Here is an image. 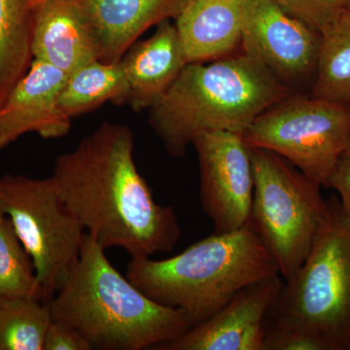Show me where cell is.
<instances>
[{"label": "cell", "instance_id": "1", "mask_svg": "<svg viewBox=\"0 0 350 350\" xmlns=\"http://www.w3.org/2000/svg\"><path fill=\"white\" fill-rule=\"evenodd\" d=\"M51 177L85 231L105 250L152 257L172 252L180 241L174 207L156 202L137 169L128 126L103 122L57 157Z\"/></svg>", "mask_w": 350, "mask_h": 350}, {"label": "cell", "instance_id": "2", "mask_svg": "<svg viewBox=\"0 0 350 350\" xmlns=\"http://www.w3.org/2000/svg\"><path fill=\"white\" fill-rule=\"evenodd\" d=\"M49 305L53 320L73 327L93 349H157L193 326L185 312L154 301L122 275L87 232L75 271Z\"/></svg>", "mask_w": 350, "mask_h": 350}, {"label": "cell", "instance_id": "3", "mask_svg": "<svg viewBox=\"0 0 350 350\" xmlns=\"http://www.w3.org/2000/svg\"><path fill=\"white\" fill-rule=\"evenodd\" d=\"M292 93L244 53L189 63L148 110V123L167 153L181 158L202 133L243 135L265 110Z\"/></svg>", "mask_w": 350, "mask_h": 350}, {"label": "cell", "instance_id": "4", "mask_svg": "<svg viewBox=\"0 0 350 350\" xmlns=\"http://www.w3.org/2000/svg\"><path fill=\"white\" fill-rule=\"evenodd\" d=\"M280 275L250 221L163 260L131 258L126 276L154 301L180 308L197 325L244 287Z\"/></svg>", "mask_w": 350, "mask_h": 350}, {"label": "cell", "instance_id": "5", "mask_svg": "<svg viewBox=\"0 0 350 350\" xmlns=\"http://www.w3.org/2000/svg\"><path fill=\"white\" fill-rule=\"evenodd\" d=\"M267 329L306 334L327 350L350 349V222L337 198L306 261L284 282Z\"/></svg>", "mask_w": 350, "mask_h": 350}, {"label": "cell", "instance_id": "6", "mask_svg": "<svg viewBox=\"0 0 350 350\" xmlns=\"http://www.w3.org/2000/svg\"><path fill=\"white\" fill-rule=\"evenodd\" d=\"M250 151L254 193L250 221L288 282L310 254L328 202L319 184L282 157L265 149Z\"/></svg>", "mask_w": 350, "mask_h": 350}, {"label": "cell", "instance_id": "7", "mask_svg": "<svg viewBox=\"0 0 350 350\" xmlns=\"http://www.w3.org/2000/svg\"><path fill=\"white\" fill-rule=\"evenodd\" d=\"M0 213L33 262L43 301L49 303L68 282L79 261L86 231L71 211L52 177H0Z\"/></svg>", "mask_w": 350, "mask_h": 350}, {"label": "cell", "instance_id": "8", "mask_svg": "<svg viewBox=\"0 0 350 350\" xmlns=\"http://www.w3.org/2000/svg\"><path fill=\"white\" fill-rule=\"evenodd\" d=\"M241 137L250 148L278 154L327 187L349 144L350 105L292 93L265 110Z\"/></svg>", "mask_w": 350, "mask_h": 350}, {"label": "cell", "instance_id": "9", "mask_svg": "<svg viewBox=\"0 0 350 350\" xmlns=\"http://www.w3.org/2000/svg\"><path fill=\"white\" fill-rule=\"evenodd\" d=\"M244 54L294 92L315 72L320 33L285 10L278 0H239Z\"/></svg>", "mask_w": 350, "mask_h": 350}, {"label": "cell", "instance_id": "10", "mask_svg": "<svg viewBox=\"0 0 350 350\" xmlns=\"http://www.w3.org/2000/svg\"><path fill=\"white\" fill-rule=\"evenodd\" d=\"M202 208L216 234L237 231L250 221L254 174L250 147L241 135L211 131L194 142Z\"/></svg>", "mask_w": 350, "mask_h": 350}, {"label": "cell", "instance_id": "11", "mask_svg": "<svg viewBox=\"0 0 350 350\" xmlns=\"http://www.w3.org/2000/svg\"><path fill=\"white\" fill-rule=\"evenodd\" d=\"M283 285L278 275L244 287L213 317L157 350H264L269 315Z\"/></svg>", "mask_w": 350, "mask_h": 350}, {"label": "cell", "instance_id": "12", "mask_svg": "<svg viewBox=\"0 0 350 350\" xmlns=\"http://www.w3.org/2000/svg\"><path fill=\"white\" fill-rule=\"evenodd\" d=\"M66 73L33 59L29 70L0 105V152L27 133L44 139L68 135L72 119L59 105Z\"/></svg>", "mask_w": 350, "mask_h": 350}, {"label": "cell", "instance_id": "13", "mask_svg": "<svg viewBox=\"0 0 350 350\" xmlns=\"http://www.w3.org/2000/svg\"><path fill=\"white\" fill-rule=\"evenodd\" d=\"M31 49L33 59L66 75L100 59L93 29L80 0H34Z\"/></svg>", "mask_w": 350, "mask_h": 350}, {"label": "cell", "instance_id": "14", "mask_svg": "<svg viewBox=\"0 0 350 350\" xmlns=\"http://www.w3.org/2000/svg\"><path fill=\"white\" fill-rule=\"evenodd\" d=\"M189 64L176 27L165 20L155 33L135 43L122 57L129 85V105L135 111L149 110Z\"/></svg>", "mask_w": 350, "mask_h": 350}, {"label": "cell", "instance_id": "15", "mask_svg": "<svg viewBox=\"0 0 350 350\" xmlns=\"http://www.w3.org/2000/svg\"><path fill=\"white\" fill-rule=\"evenodd\" d=\"M186 0H80L98 44L100 61L121 62L153 25L175 19Z\"/></svg>", "mask_w": 350, "mask_h": 350}, {"label": "cell", "instance_id": "16", "mask_svg": "<svg viewBox=\"0 0 350 350\" xmlns=\"http://www.w3.org/2000/svg\"><path fill=\"white\" fill-rule=\"evenodd\" d=\"M174 20L189 63L215 61L241 46L239 0H186Z\"/></svg>", "mask_w": 350, "mask_h": 350}, {"label": "cell", "instance_id": "17", "mask_svg": "<svg viewBox=\"0 0 350 350\" xmlns=\"http://www.w3.org/2000/svg\"><path fill=\"white\" fill-rule=\"evenodd\" d=\"M128 101L129 85L121 62L96 59L76 68L66 76L59 94V105L71 119L107 103L121 105Z\"/></svg>", "mask_w": 350, "mask_h": 350}, {"label": "cell", "instance_id": "18", "mask_svg": "<svg viewBox=\"0 0 350 350\" xmlns=\"http://www.w3.org/2000/svg\"><path fill=\"white\" fill-rule=\"evenodd\" d=\"M34 0H0V105L29 70Z\"/></svg>", "mask_w": 350, "mask_h": 350}, {"label": "cell", "instance_id": "19", "mask_svg": "<svg viewBox=\"0 0 350 350\" xmlns=\"http://www.w3.org/2000/svg\"><path fill=\"white\" fill-rule=\"evenodd\" d=\"M315 80L310 96L350 105V10L320 33Z\"/></svg>", "mask_w": 350, "mask_h": 350}, {"label": "cell", "instance_id": "20", "mask_svg": "<svg viewBox=\"0 0 350 350\" xmlns=\"http://www.w3.org/2000/svg\"><path fill=\"white\" fill-rule=\"evenodd\" d=\"M52 321L49 303L0 297V350H43Z\"/></svg>", "mask_w": 350, "mask_h": 350}, {"label": "cell", "instance_id": "21", "mask_svg": "<svg viewBox=\"0 0 350 350\" xmlns=\"http://www.w3.org/2000/svg\"><path fill=\"white\" fill-rule=\"evenodd\" d=\"M0 297L43 301L42 289L33 262L21 243L12 221L2 213H0Z\"/></svg>", "mask_w": 350, "mask_h": 350}, {"label": "cell", "instance_id": "22", "mask_svg": "<svg viewBox=\"0 0 350 350\" xmlns=\"http://www.w3.org/2000/svg\"><path fill=\"white\" fill-rule=\"evenodd\" d=\"M290 14L319 33L325 31L342 11L344 0H278Z\"/></svg>", "mask_w": 350, "mask_h": 350}, {"label": "cell", "instance_id": "23", "mask_svg": "<svg viewBox=\"0 0 350 350\" xmlns=\"http://www.w3.org/2000/svg\"><path fill=\"white\" fill-rule=\"evenodd\" d=\"M264 350H327L317 338L300 332L267 329Z\"/></svg>", "mask_w": 350, "mask_h": 350}, {"label": "cell", "instance_id": "24", "mask_svg": "<svg viewBox=\"0 0 350 350\" xmlns=\"http://www.w3.org/2000/svg\"><path fill=\"white\" fill-rule=\"evenodd\" d=\"M43 350H93V347L73 327L53 320L46 334Z\"/></svg>", "mask_w": 350, "mask_h": 350}, {"label": "cell", "instance_id": "25", "mask_svg": "<svg viewBox=\"0 0 350 350\" xmlns=\"http://www.w3.org/2000/svg\"><path fill=\"white\" fill-rule=\"evenodd\" d=\"M327 187L337 191L342 213L350 222V151H345L340 157Z\"/></svg>", "mask_w": 350, "mask_h": 350}, {"label": "cell", "instance_id": "26", "mask_svg": "<svg viewBox=\"0 0 350 350\" xmlns=\"http://www.w3.org/2000/svg\"><path fill=\"white\" fill-rule=\"evenodd\" d=\"M344 6L345 9L350 10V0H344Z\"/></svg>", "mask_w": 350, "mask_h": 350}, {"label": "cell", "instance_id": "27", "mask_svg": "<svg viewBox=\"0 0 350 350\" xmlns=\"http://www.w3.org/2000/svg\"><path fill=\"white\" fill-rule=\"evenodd\" d=\"M347 150L350 151V137H349V144H347Z\"/></svg>", "mask_w": 350, "mask_h": 350}]
</instances>
